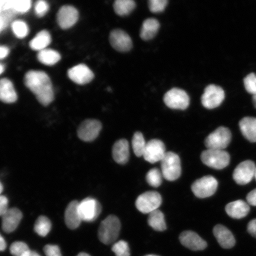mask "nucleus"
Segmentation results:
<instances>
[{
  "label": "nucleus",
  "mask_w": 256,
  "mask_h": 256,
  "mask_svg": "<svg viewBox=\"0 0 256 256\" xmlns=\"http://www.w3.org/2000/svg\"><path fill=\"white\" fill-rule=\"evenodd\" d=\"M162 198L158 192L149 191L145 192L138 197L136 206L140 212L150 214L161 206Z\"/></svg>",
  "instance_id": "nucleus-7"
},
{
  "label": "nucleus",
  "mask_w": 256,
  "mask_h": 256,
  "mask_svg": "<svg viewBox=\"0 0 256 256\" xmlns=\"http://www.w3.org/2000/svg\"><path fill=\"white\" fill-rule=\"evenodd\" d=\"M225 98V92L218 86L210 84L204 89L201 98L202 104L208 110H213L222 104Z\"/></svg>",
  "instance_id": "nucleus-9"
},
{
  "label": "nucleus",
  "mask_w": 256,
  "mask_h": 256,
  "mask_svg": "<svg viewBox=\"0 0 256 256\" xmlns=\"http://www.w3.org/2000/svg\"><path fill=\"white\" fill-rule=\"evenodd\" d=\"M112 250L116 256H130L129 246L124 240L115 242Z\"/></svg>",
  "instance_id": "nucleus-35"
},
{
  "label": "nucleus",
  "mask_w": 256,
  "mask_h": 256,
  "mask_svg": "<svg viewBox=\"0 0 256 256\" xmlns=\"http://www.w3.org/2000/svg\"><path fill=\"white\" fill-rule=\"evenodd\" d=\"M102 128L100 121L96 120H86L78 127V134L79 138L83 142H92L98 136Z\"/></svg>",
  "instance_id": "nucleus-12"
},
{
  "label": "nucleus",
  "mask_w": 256,
  "mask_h": 256,
  "mask_svg": "<svg viewBox=\"0 0 256 256\" xmlns=\"http://www.w3.org/2000/svg\"><path fill=\"white\" fill-rule=\"evenodd\" d=\"M246 199H247L248 204L252 206H256V188L250 192L246 197Z\"/></svg>",
  "instance_id": "nucleus-42"
},
{
  "label": "nucleus",
  "mask_w": 256,
  "mask_h": 256,
  "mask_svg": "<svg viewBox=\"0 0 256 256\" xmlns=\"http://www.w3.org/2000/svg\"><path fill=\"white\" fill-rule=\"evenodd\" d=\"M78 10L72 6H62L58 12V24L62 30H68L72 27L78 21Z\"/></svg>",
  "instance_id": "nucleus-16"
},
{
  "label": "nucleus",
  "mask_w": 256,
  "mask_h": 256,
  "mask_svg": "<svg viewBox=\"0 0 256 256\" xmlns=\"http://www.w3.org/2000/svg\"><path fill=\"white\" fill-rule=\"evenodd\" d=\"M5 2L6 1H2V0H0V14H1L2 10H3V8H4Z\"/></svg>",
  "instance_id": "nucleus-48"
},
{
  "label": "nucleus",
  "mask_w": 256,
  "mask_h": 256,
  "mask_svg": "<svg viewBox=\"0 0 256 256\" xmlns=\"http://www.w3.org/2000/svg\"><path fill=\"white\" fill-rule=\"evenodd\" d=\"M68 76L70 80L76 84H87L94 78V73L85 64H78L73 66L68 71Z\"/></svg>",
  "instance_id": "nucleus-15"
},
{
  "label": "nucleus",
  "mask_w": 256,
  "mask_h": 256,
  "mask_svg": "<svg viewBox=\"0 0 256 256\" xmlns=\"http://www.w3.org/2000/svg\"><path fill=\"white\" fill-rule=\"evenodd\" d=\"M148 223L156 231L163 232L167 228L164 214L158 210L149 214Z\"/></svg>",
  "instance_id": "nucleus-29"
},
{
  "label": "nucleus",
  "mask_w": 256,
  "mask_h": 256,
  "mask_svg": "<svg viewBox=\"0 0 256 256\" xmlns=\"http://www.w3.org/2000/svg\"><path fill=\"white\" fill-rule=\"evenodd\" d=\"M240 129L242 136L250 142H256V118L245 117L240 121Z\"/></svg>",
  "instance_id": "nucleus-24"
},
{
  "label": "nucleus",
  "mask_w": 256,
  "mask_h": 256,
  "mask_svg": "<svg viewBox=\"0 0 256 256\" xmlns=\"http://www.w3.org/2000/svg\"><path fill=\"white\" fill-rule=\"evenodd\" d=\"M160 27L159 22L156 18H146L143 22L142 28H140V38L144 40L153 39L158 34Z\"/></svg>",
  "instance_id": "nucleus-25"
},
{
  "label": "nucleus",
  "mask_w": 256,
  "mask_h": 256,
  "mask_svg": "<svg viewBox=\"0 0 256 256\" xmlns=\"http://www.w3.org/2000/svg\"><path fill=\"white\" fill-rule=\"evenodd\" d=\"M168 0H150L148 7L152 12H161L164 10L168 4Z\"/></svg>",
  "instance_id": "nucleus-38"
},
{
  "label": "nucleus",
  "mask_w": 256,
  "mask_h": 256,
  "mask_svg": "<svg viewBox=\"0 0 256 256\" xmlns=\"http://www.w3.org/2000/svg\"><path fill=\"white\" fill-rule=\"evenodd\" d=\"M78 209L82 220L92 222L100 216L102 206L94 198H87L79 203Z\"/></svg>",
  "instance_id": "nucleus-10"
},
{
  "label": "nucleus",
  "mask_w": 256,
  "mask_h": 256,
  "mask_svg": "<svg viewBox=\"0 0 256 256\" xmlns=\"http://www.w3.org/2000/svg\"><path fill=\"white\" fill-rule=\"evenodd\" d=\"M162 172L158 168H152L147 172L146 180L151 186L158 188L162 184Z\"/></svg>",
  "instance_id": "nucleus-33"
},
{
  "label": "nucleus",
  "mask_w": 256,
  "mask_h": 256,
  "mask_svg": "<svg viewBox=\"0 0 256 256\" xmlns=\"http://www.w3.org/2000/svg\"><path fill=\"white\" fill-rule=\"evenodd\" d=\"M6 26V22L4 20V19L2 18V16L0 15V32H1L3 28Z\"/></svg>",
  "instance_id": "nucleus-46"
},
{
  "label": "nucleus",
  "mask_w": 256,
  "mask_h": 256,
  "mask_svg": "<svg viewBox=\"0 0 256 256\" xmlns=\"http://www.w3.org/2000/svg\"><path fill=\"white\" fill-rule=\"evenodd\" d=\"M218 181L212 176H206L198 179L192 185V190L198 198H206L212 196L218 188Z\"/></svg>",
  "instance_id": "nucleus-8"
},
{
  "label": "nucleus",
  "mask_w": 256,
  "mask_h": 256,
  "mask_svg": "<svg viewBox=\"0 0 256 256\" xmlns=\"http://www.w3.org/2000/svg\"><path fill=\"white\" fill-rule=\"evenodd\" d=\"M201 160L208 167L222 170L228 166L230 156L224 150L207 149L202 153Z\"/></svg>",
  "instance_id": "nucleus-4"
},
{
  "label": "nucleus",
  "mask_w": 256,
  "mask_h": 256,
  "mask_svg": "<svg viewBox=\"0 0 256 256\" xmlns=\"http://www.w3.org/2000/svg\"><path fill=\"white\" fill-rule=\"evenodd\" d=\"M30 250L28 246L22 242H16L11 245L10 251L14 256H24Z\"/></svg>",
  "instance_id": "nucleus-36"
},
{
  "label": "nucleus",
  "mask_w": 256,
  "mask_h": 256,
  "mask_svg": "<svg viewBox=\"0 0 256 256\" xmlns=\"http://www.w3.org/2000/svg\"><path fill=\"white\" fill-rule=\"evenodd\" d=\"M163 177L168 181L177 180L181 175V162L179 156L172 152H167L161 161Z\"/></svg>",
  "instance_id": "nucleus-3"
},
{
  "label": "nucleus",
  "mask_w": 256,
  "mask_h": 256,
  "mask_svg": "<svg viewBox=\"0 0 256 256\" xmlns=\"http://www.w3.org/2000/svg\"><path fill=\"white\" fill-rule=\"evenodd\" d=\"M62 58L57 51L50 49H46L40 51L38 54V59L44 65L52 66L58 62Z\"/></svg>",
  "instance_id": "nucleus-28"
},
{
  "label": "nucleus",
  "mask_w": 256,
  "mask_h": 256,
  "mask_svg": "<svg viewBox=\"0 0 256 256\" xmlns=\"http://www.w3.org/2000/svg\"><path fill=\"white\" fill-rule=\"evenodd\" d=\"M30 0H10L6 1L3 10H10L14 12L24 14L31 8Z\"/></svg>",
  "instance_id": "nucleus-27"
},
{
  "label": "nucleus",
  "mask_w": 256,
  "mask_h": 256,
  "mask_svg": "<svg viewBox=\"0 0 256 256\" xmlns=\"http://www.w3.org/2000/svg\"><path fill=\"white\" fill-rule=\"evenodd\" d=\"M250 210L248 204L242 200L232 202L227 204L226 207V214L235 219H241L247 216Z\"/></svg>",
  "instance_id": "nucleus-23"
},
{
  "label": "nucleus",
  "mask_w": 256,
  "mask_h": 256,
  "mask_svg": "<svg viewBox=\"0 0 256 256\" xmlns=\"http://www.w3.org/2000/svg\"><path fill=\"white\" fill-rule=\"evenodd\" d=\"M256 169L254 162L246 160L236 166L233 172L234 180L240 185L247 184L254 177Z\"/></svg>",
  "instance_id": "nucleus-11"
},
{
  "label": "nucleus",
  "mask_w": 256,
  "mask_h": 256,
  "mask_svg": "<svg viewBox=\"0 0 256 256\" xmlns=\"http://www.w3.org/2000/svg\"><path fill=\"white\" fill-rule=\"evenodd\" d=\"M78 202L74 200L66 208L65 222L70 229L78 228L82 222L78 212Z\"/></svg>",
  "instance_id": "nucleus-21"
},
{
  "label": "nucleus",
  "mask_w": 256,
  "mask_h": 256,
  "mask_svg": "<svg viewBox=\"0 0 256 256\" xmlns=\"http://www.w3.org/2000/svg\"><path fill=\"white\" fill-rule=\"evenodd\" d=\"M217 242L224 248H232L236 244V240L232 233L222 225H217L213 230Z\"/></svg>",
  "instance_id": "nucleus-19"
},
{
  "label": "nucleus",
  "mask_w": 256,
  "mask_h": 256,
  "mask_svg": "<svg viewBox=\"0 0 256 256\" xmlns=\"http://www.w3.org/2000/svg\"><path fill=\"white\" fill-rule=\"evenodd\" d=\"M44 250L46 256H62L60 248L56 245H46L44 247Z\"/></svg>",
  "instance_id": "nucleus-40"
},
{
  "label": "nucleus",
  "mask_w": 256,
  "mask_h": 256,
  "mask_svg": "<svg viewBox=\"0 0 256 256\" xmlns=\"http://www.w3.org/2000/svg\"><path fill=\"white\" fill-rule=\"evenodd\" d=\"M24 256H40L39 254H38L36 252L30 250L28 251L26 254H24Z\"/></svg>",
  "instance_id": "nucleus-47"
},
{
  "label": "nucleus",
  "mask_w": 256,
  "mask_h": 256,
  "mask_svg": "<svg viewBox=\"0 0 256 256\" xmlns=\"http://www.w3.org/2000/svg\"><path fill=\"white\" fill-rule=\"evenodd\" d=\"M248 232L252 236L256 238V219L251 220L248 224Z\"/></svg>",
  "instance_id": "nucleus-43"
},
{
  "label": "nucleus",
  "mask_w": 256,
  "mask_h": 256,
  "mask_svg": "<svg viewBox=\"0 0 256 256\" xmlns=\"http://www.w3.org/2000/svg\"><path fill=\"white\" fill-rule=\"evenodd\" d=\"M23 217L22 213L18 208L8 209L2 216V228L6 233L15 231Z\"/></svg>",
  "instance_id": "nucleus-18"
},
{
  "label": "nucleus",
  "mask_w": 256,
  "mask_h": 256,
  "mask_svg": "<svg viewBox=\"0 0 256 256\" xmlns=\"http://www.w3.org/2000/svg\"><path fill=\"white\" fill-rule=\"evenodd\" d=\"M145 256H158L154 255V254H148V255H146Z\"/></svg>",
  "instance_id": "nucleus-53"
},
{
  "label": "nucleus",
  "mask_w": 256,
  "mask_h": 256,
  "mask_svg": "<svg viewBox=\"0 0 256 256\" xmlns=\"http://www.w3.org/2000/svg\"><path fill=\"white\" fill-rule=\"evenodd\" d=\"M10 50L7 46H0V60L6 58Z\"/></svg>",
  "instance_id": "nucleus-44"
},
{
  "label": "nucleus",
  "mask_w": 256,
  "mask_h": 256,
  "mask_svg": "<svg viewBox=\"0 0 256 256\" xmlns=\"http://www.w3.org/2000/svg\"><path fill=\"white\" fill-rule=\"evenodd\" d=\"M24 84L44 106L52 103L54 94L52 82L46 74L41 71L28 72L24 76Z\"/></svg>",
  "instance_id": "nucleus-1"
},
{
  "label": "nucleus",
  "mask_w": 256,
  "mask_h": 256,
  "mask_svg": "<svg viewBox=\"0 0 256 256\" xmlns=\"http://www.w3.org/2000/svg\"><path fill=\"white\" fill-rule=\"evenodd\" d=\"M179 240L182 245L191 250H203L207 247L206 242L194 232H184L179 236Z\"/></svg>",
  "instance_id": "nucleus-17"
},
{
  "label": "nucleus",
  "mask_w": 256,
  "mask_h": 256,
  "mask_svg": "<svg viewBox=\"0 0 256 256\" xmlns=\"http://www.w3.org/2000/svg\"><path fill=\"white\" fill-rule=\"evenodd\" d=\"M51 227L52 225L49 218L46 216H40L35 222L34 230L38 235L46 236L50 232Z\"/></svg>",
  "instance_id": "nucleus-31"
},
{
  "label": "nucleus",
  "mask_w": 256,
  "mask_h": 256,
  "mask_svg": "<svg viewBox=\"0 0 256 256\" xmlns=\"http://www.w3.org/2000/svg\"><path fill=\"white\" fill-rule=\"evenodd\" d=\"M12 28L15 36L20 39L26 36L28 33V25L24 21L16 20L12 22Z\"/></svg>",
  "instance_id": "nucleus-34"
},
{
  "label": "nucleus",
  "mask_w": 256,
  "mask_h": 256,
  "mask_svg": "<svg viewBox=\"0 0 256 256\" xmlns=\"http://www.w3.org/2000/svg\"><path fill=\"white\" fill-rule=\"evenodd\" d=\"M7 248V243L6 240L2 238V236L0 234V252L4 251Z\"/></svg>",
  "instance_id": "nucleus-45"
},
{
  "label": "nucleus",
  "mask_w": 256,
  "mask_h": 256,
  "mask_svg": "<svg viewBox=\"0 0 256 256\" xmlns=\"http://www.w3.org/2000/svg\"><path fill=\"white\" fill-rule=\"evenodd\" d=\"M244 87L250 94L256 95V75L254 73L249 74L244 79Z\"/></svg>",
  "instance_id": "nucleus-37"
},
{
  "label": "nucleus",
  "mask_w": 256,
  "mask_h": 256,
  "mask_svg": "<svg viewBox=\"0 0 256 256\" xmlns=\"http://www.w3.org/2000/svg\"><path fill=\"white\" fill-rule=\"evenodd\" d=\"M166 153L164 144L162 140L154 139L146 142L143 156L146 162L154 164L161 162Z\"/></svg>",
  "instance_id": "nucleus-13"
},
{
  "label": "nucleus",
  "mask_w": 256,
  "mask_h": 256,
  "mask_svg": "<svg viewBox=\"0 0 256 256\" xmlns=\"http://www.w3.org/2000/svg\"><path fill=\"white\" fill-rule=\"evenodd\" d=\"M2 190H3L2 184L1 183V182H0V196H1V194L2 192Z\"/></svg>",
  "instance_id": "nucleus-52"
},
{
  "label": "nucleus",
  "mask_w": 256,
  "mask_h": 256,
  "mask_svg": "<svg viewBox=\"0 0 256 256\" xmlns=\"http://www.w3.org/2000/svg\"><path fill=\"white\" fill-rule=\"evenodd\" d=\"M120 228V222L117 216L113 215L108 216L99 226L98 239L104 244H112L116 241Z\"/></svg>",
  "instance_id": "nucleus-2"
},
{
  "label": "nucleus",
  "mask_w": 256,
  "mask_h": 256,
  "mask_svg": "<svg viewBox=\"0 0 256 256\" xmlns=\"http://www.w3.org/2000/svg\"><path fill=\"white\" fill-rule=\"evenodd\" d=\"M163 100L172 110H185L190 104V98L187 92L178 88L170 90L165 94Z\"/></svg>",
  "instance_id": "nucleus-6"
},
{
  "label": "nucleus",
  "mask_w": 256,
  "mask_h": 256,
  "mask_svg": "<svg viewBox=\"0 0 256 256\" xmlns=\"http://www.w3.org/2000/svg\"><path fill=\"white\" fill-rule=\"evenodd\" d=\"M136 8V2L134 0H116L114 3L115 12L120 16L129 15Z\"/></svg>",
  "instance_id": "nucleus-30"
},
{
  "label": "nucleus",
  "mask_w": 256,
  "mask_h": 256,
  "mask_svg": "<svg viewBox=\"0 0 256 256\" xmlns=\"http://www.w3.org/2000/svg\"><path fill=\"white\" fill-rule=\"evenodd\" d=\"M232 138L228 128L220 126L207 136L204 144L208 149L224 150L231 142Z\"/></svg>",
  "instance_id": "nucleus-5"
},
{
  "label": "nucleus",
  "mask_w": 256,
  "mask_h": 256,
  "mask_svg": "<svg viewBox=\"0 0 256 256\" xmlns=\"http://www.w3.org/2000/svg\"><path fill=\"white\" fill-rule=\"evenodd\" d=\"M4 66L2 63H0V75H2L3 72H4Z\"/></svg>",
  "instance_id": "nucleus-49"
},
{
  "label": "nucleus",
  "mask_w": 256,
  "mask_h": 256,
  "mask_svg": "<svg viewBox=\"0 0 256 256\" xmlns=\"http://www.w3.org/2000/svg\"><path fill=\"white\" fill-rule=\"evenodd\" d=\"M8 198L4 196H0V216H2L8 209Z\"/></svg>",
  "instance_id": "nucleus-41"
},
{
  "label": "nucleus",
  "mask_w": 256,
  "mask_h": 256,
  "mask_svg": "<svg viewBox=\"0 0 256 256\" xmlns=\"http://www.w3.org/2000/svg\"><path fill=\"white\" fill-rule=\"evenodd\" d=\"M256 179V172H255V176H254Z\"/></svg>",
  "instance_id": "nucleus-54"
},
{
  "label": "nucleus",
  "mask_w": 256,
  "mask_h": 256,
  "mask_svg": "<svg viewBox=\"0 0 256 256\" xmlns=\"http://www.w3.org/2000/svg\"><path fill=\"white\" fill-rule=\"evenodd\" d=\"M51 40H52L49 32L46 30H42L30 42V46L32 50L40 52L50 46Z\"/></svg>",
  "instance_id": "nucleus-26"
},
{
  "label": "nucleus",
  "mask_w": 256,
  "mask_h": 256,
  "mask_svg": "<svg viewBox=\"0 0 256 256\" xmlns=\"http://www.w3.org/2000/svg\"><path fill=\"white\" fill-rule=\"evenodd\" d=\"M112 156L118 164H126L130 158V145L128 140L124 139L117 140L112 148Z\"/></svg>",
  "instance_id": "nucleus-20"
},
{
  "label": "nucleus",
  "mask_w": 256,
  "mask_h": 256,
  "mask_svg": "<svg viewBox=\"0 0 256 256\" xmlns=\"http://www.w3.org/2000/svg\"><path fill=\"white\" fill-rule=\"evenodd\" d=\"M76 256H91L89 255L88 254H86V252H80V254H79Z\"/></svg>",
  "instance_id": "nucleus-51"
},
{
  "label": "nucleus",
  "mask_w": 256,
  "mask_h": 256,
  "mask_svg": "<svg viewBox=\"0 0 256 256\" xmlns=\"http://www.w3.org/2000/svg\"><path fill=\"white\" fill-rule=\"evenodd\" d=\"M49 10V5L44 0H40L36 2L34 6V12L38 17L42 18Z\"/></svg>",
  "instance_id": "nucleus-39"
},
{
  "label": "nucleus",
  "mask_w": 256,
  "mask_h": 256,
  "mask_svg": "<svg viewBox=\"0 0 256 256\" xmlns=\"http://www.w3.org/2000/svg\"><path fill=\"white\" fill-rule=\"evenodd\" d=\"M17 100V92L10 80L8 78L0 80V101L5 104H12Z\"/></svg>",
  "instance_id": "nucleus-22"
},
{
  "label": "nucleus",
  "mask_w": 256,
  "mask_h": 256,
  "mask_svg": "<svg viewBox=\"0 0 256 256\" xmlns=\"http://www.w3.org/2000/svg\"><path fill=\"white\" fill-rule=\"evenodd\" d=\"M132 145L135 154L137 156H138V158L142 156H143L144 152H145L146 142L142 132H136L134 134L132 140Z\"/></svg>",
  "instance_id": "nucleus-32"
},
{
  "label": "nucleus",
  "mask_w": 256,
  "mask_h": 256,
  "mask_svg": "<svg viewBox=\"0 0 256 256\" xmlns=\"http://www.w3.org/2000/svg\"><path fill=\"white\" fill-rule=\"evenodd\" d=\"M252 102H254V106L256 108V95L252 96Z\"/></svg>",
  "instance_id": "nucleus-50"
},
{
  "label": "nucleus",
  "mask_w": 256,
  "mask_h": 256,
  "mask_svg": "<svg viewBox=\"0 0 256 256\" xmlns=\"http://www.w3.org/2000/svg\"><path fill=\"white\" fill-rule=\"evenodd\" d=\"M110 44L119 52H126L132 48V40L126 32L121 30H114L110 32Z\"/></svg>",
  "instance_id": "nucleus-14"
}]
</instances>
